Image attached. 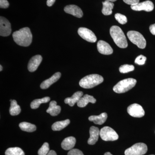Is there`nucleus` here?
Returning a JSON list of instances; mask_svg holds the SVG:
<instances>
[{
  "label": "nucleus",
  "mask_w": 155,
  "mask_h": 155,
  "mask_svg": "<svg viewBox=\"0 0 155 155\" xmlns=\"http://www.w3.org/2000/svg\"><path fill=\"white\" fill-rule=\"evenodd\" d=\"M14 41L19 46L28 47L32 42V35L30 28L24 27L13 34Z\"/></svg>",
  "instance_id": "obj_1"
},
{
  "label": "nucleus",
  "mask_w": 155,
  "mask_h": 155,
  "mask_svg": "<svg viewBox=\"0 0 155 155\" xmlns=\"http://www.w3.org/2000/svg\"><path fill=\"white\" fill-rule=\"evenodd\" d=\"M110 34L114 42L119 47L125 48L127 47L126 37L122 29L119 26L114 25L110 29Z\"/></svg>",
  "instance_id": "obj_2"
},
{
  "label": "nucleus",
  "mask_w": 155,
  "mask_h": 155,
  "mask_svg": "<svg viewBox=\"0 0 155 155\" xmlns=\"http://www.w3.org/2000/svg\"><path fill=\"white\" fill-rule=\"evenodd\" d=\"M104 78L98 74H91L87 75L79 81V85L84 88H93L102 83Z\"/></svg>",
  "instance_id": "obj_3"
},
{
  "label": "nucleus",
  "mask_w": 155,
  "mask_h": 155,
  "mask_svg": "<svg viewBox=\"0 0 155 155\" xmlns=\"http://www.w3.org/2000/svg\"><path fill=\"white\" fill-rule=\"evenodd\" d=\"M137 81L134 78H128L121 81L114 87L113 90L116 93H124L134 87Z\"/></svg>",
  "instance_id": "obj_4"
},
{
  "label": "nucleus",
  "mask_w": 155,
  "mask_h": 155,
  "mask_svg": "<svg viewBox=\"0 0 155 155\" xmlns=\"http://www.w3.org/2000/svg\"><path fill=\"white\" fill-rule=\"evenodd\" d=\"M127 36L131 42L140 48L144 49L146 46V41L141 34L138 31H130L127 33Z\"/></svg>",
  "instance_id": "obj_5"
},
{
  "label": "nucleus",
  "mask_w": 155,
  "mask_h": 155,
  "mask_svg": "<svg viewBox=\"0 0 155 155\" xmlns=\"http://www.w3.org/2000/svg\"><path fill=\"white\" fill-rule=\"evenodd\" d=\"M101 138L104 141H115L119 138V136L113 128L108 126L104 127L100 132Z\"/></svg>",
  "instance_id": "obj_6"
},
{
  "label": "nucleus",
  "mask_w": 155,
  "mask_h": 155,
  "mask_svg": "<svg viewBox=\"0 0 155 155\" xmlns=\"http://www.w3.org/2000/svg\"><path fill=\"white\" fill-rule=\"evenodd\" d=\"M147 151V145L143 143H138L125 150V155H143Z\"/></svg>",
  "instance_id": "obj_7"
},
{
  "label": "nucleus",
  "mask_w": 155,
  "mask_h": 155,
  "mask_svg": "<svg viewBox=\"0 0 155 155\" xmlns=\"http://www.w3.org/2000/svg\"><path fill=\"white\" fill-rule=\"evenodd\" d=\"M127 112L130 116L136 118H141L145 115L143 108L137 104H134L129 106L127 108Z\"/></svg>",
  "instance_id": "obj_8"
},
{
  "label": "nucleus",
  "mask_w": 155,
  "mask_h": 155,
  "mask_svg": "<svg viewBox=\"0 0 155 155\" xmlns=\"http://www.w3.org/2000/svg\"><path fill=\"white\" fill-rule=\"evenodd\" d=\"M78 35L86 41L91 43L97 41V37L94 33L88 28L81 27L78 28Z\"/></svg>",
  "instance_id": "obj_9"
},
{
  "label": "nucleus",
  "mask_w": 155,
  "mask_h": 155,
  "mask_svg": "<svg viewBox=\"0 0 155 155\" xmlns=\"http://www.w3.org/2000/svg\"><path fill=\"white\" fill-rule=\"evenodd\" d=\"M11 33V24L8 20L4 17H0V35L7 37Z\"/></svg>",
  "instance_id": "obj_10"
},
{
  "label": "nucleus",
  "mask_w": 155,
  "mask_h": 155,
  "mask_svg": "<svg viewBox=\"0 0 155 155\" xmlns=\"http://www.w3.org/2000/svg\"><path fill=\"white\" fill-rule=\"evenodd\" d=\"M131 8L134 11H144L147 12H150L153 10L154 6L152 2L150 1L139 3L134 5L131 6Z\"/></svg>",
  "instance_id": "obj_11"
},
{
  "label": "nucleus",
  "mask_w": 155,
  "mask_h": 155,
  "mask_svg": "<svg viewBox=\"0 0 155 155\" xmlns=\"http://www.w3.org/2000/svg\"><path fill=\"white\" fill-rule=\"evenodd\" d=\"M97 48L99 52L103 54L110 55L113 54V48L108 43L104 41L100 40L98 42Z\"/></svg>",
  "instance_id": "obj_12"
},
{
  "label": "nucleus",
  "mask_w": 155,
  "mask_h": 155,
  "mask_svg": "<svg viewBox=\"0 0 155 155\" xmlns=\"http://www.w3.org/2000/svg\"><path fill=\"white\" fill-rule=\"evenodd\" d=\"M42 61V57L40 55L34 56L28 62V69L30 72L36 71Z\"/></svg>",
  "instance_id": "obj_13"
},
{
  "label": "nucleus",
  "mask_w": 155,
  "mask_h": 155,
  "mask_svg": "<svg viewBox=\"0 0 155 155\" xmlns=\"http://www.w3.org/2000/svg\"><path fill=\"white\" fill-rule=\"evenodd\" d=\"M64 11L67 14H71L78 18H81L83 14L82 10L78 6L75 5H69L65 7Z\"/></svg>",
  "instance_id": "obj_14"
},
{
  "label": "nucleus",
  "mask_w": 155,
  "mask_h": 155,
  "mask_svg": "<svg viewBox=\"0 0 155 155\" xmlns=\"http://www.w3.org/2000/svg\"><path fill=\"white\" fill-rule=\"evenodd\" d=\"M61 74L60 72H56L51 77L44 81L41 84L40 87L42 89H46L49 87L52 84L58 81L61 77Z\"/></svg>",
  "instance_id": "obj_15"
},
{
  "label": "nucleus",
  "mask_w": 155,
  "mask_h": 155,
  "mask_svg": "<svg viewBox=\"0 0 155 155\" xmlns=\"http://www.w3.org/2000/svg\"><path fill=\"white\" fill-rule=\"evenodd\" d=\"M99 129L95 126H91L90 129V138L88 140L87 143L89 145H94L96 143L98 140L100 135Z\"/></svg>",
  "instance_id": "obj_16"
},
{
  "label": "nucleus",
  "mask_w": 155,
  "mask_h": 155,
  "mask_svg": "<svg viewBox=\"0 0 155 155\" xmlns=\"http://www.w3.org/2000/svg\"><path fill=\"white\" fill-rule=\"evenodd\" d=\"M96 102V100L93 97L88 94H85L81 98L77 104L79 107H84L87 105L89 103L95 104Z\"/></svg>",
  "instance_id": "obj_17"
},
{
  "label": "nucleus",
  "mask_w": 155,
  "mask_h": 155,
  "mask_svg": "<svg viewBox=\"0 0 155 155\" xmlns=\"http://www.w3.org/2000/svg\"><path fill=\"white\" fill-rule=\"evenodd\" d=\"M76 139L73 137H69L64 139L61 143L62 148L66 150L72 149L75 147Z\"/></svg>",
  "instance_id": "obj_18"
},
{
  "label": "nucleus",
  "mask_w": 155,
  "mask_h": 155,
  "mask_svg": "<svg viewBox=\"0 0 155 155\" xmlns=\"http://www.w3.org/2000/svg\"><path fill=\"white\" fill-rule=\"evenodd\" d=\"M83 93L82 91H78L75 93L73 95L70 97H67L65 99L64 102L68 104L70 107H73L75 104L77 103L79 99L82 97Z\"/></svg>",
  "instance_id": "obj_19"
},
{
  "label": "nucleus",
  "mask_w": 155,
  "mask_h": 155,
  "mask_svg": "<svg viewBox=\"0 0 155 155\" xmlns=\"http://www.w3.org/2000/svg\"><path fill=\"white\" fill-rule=\"evenodd\" d=\"M107 118V113H104L100 114L99 116H91L89 117L90 121L94 122L97 125H101L104 124Z\"/></svg>",
  "instance_id": "obj_20"
},
{
  "label": "nucleus",
  "mask_w": 155,
  "mask_h": 155,
  "mask_svg": "<svg viewBox=\"0 0 155 155\" xmlns=\"http://www.w3.org/2000/svg\"><path fill=\"white\" fill-rule=\"evenodd\" d=\"M46 112L51 116H57L61 113V107L60 106L57 105V103L55 101H52L50 102L49 107Z\"/></svg>",
  "instance_id": "obj_21"
},
{
  "label": "nucleus",
  "mask_w": 155,
  "mask_h": 155,
  "mask_svg": "<svg viewBox=\"0 0 155 155\" xmlns=\"http://www.w3.org/2000/svg\"><path fill=\"white\" fill-rule=\"evenodd\" d=\"M103 9L102 12L106 16L111 15L112 14V10L114 8V5L112 2L105 1L103 2Z\"/></svg>",
  "instance_id": "obj_22"
},
{
  "label": "nucleus",
  "mask_w": 155,
  "mask_h": 155,
  "mask_svg": "<svg viewBox=\"0 0 155 155\" xmlns=\"http://www.w3.org/2000/svg\"><path fill=\"white\" fill-rule=\"evenodd\" d=\"M70 121L69 119H66L64 121H59L55 122L52 125V129L54 131H59L64 129L69 125Z\"/></svg>",
  "instance_id": "obj_23"
},
{
  "label": "nucleus",
  "mask_w": 155,
  "mask_h": 155,
  "mask_svg": "<svg viewBox=\"0 0 155 155\" xmlns=\"http://www.w3.org/2000/svg\"><path fill=\"white\" fill-rule=\"evenodd\" d=\"M11 102V107L9 109V112L11 116H17L21 112L20 106L17 104V101L15 100H10Z\"/></svg>",
  "instance_id": "obj_24"
},
{
  "label": "nucleus",
  "mask_w": 155,
  "mask_h": 155,
  "mask_svg": "<svg viewBox=\"0 0 155 155\" xmlns=\"http://www.w3.org/2000/svg\"><path fill=\"white\" fill-rule=\"evenodd\" d=\"M20 129L24 131L28 132H32L36 130V127L35 125L27 122H22L19 124Z\"/></svg>",
  "instance_id": "obj_25"
},
{
  "label": "nucleus",
  "mask_w": 155,
  "mask_h": 155,
  "mask_svg": "<svg viewBox=\"0 0 155 155\" xmlns=\"http://www.w3.org/2000/svg\"><path fill=\"white\" fill-rule=\"evenodd\" d=\"M50 101V97H45L41 99H38L34 100L31 104V108L32 109H36L39 107L41 104L48 102Z\"/></svg>",
  "instance_id": "obj_26"
},
{
  "label": "nucleus",
  "mask_w": 155,
  "mask_h": 155,
  "mask_svg": "<svg viewBox=\"0 0 155 155\" xmlns=\"http://www.w3.org/2000/svg\"><path fill=\"white\" fill-rule=\"evenodd\" d=\"M5 155H25L24 152L19 147H11L8 149L5 153Z\"/></svg>",
  "instance_id": "obj_27"
},
{
  "label": "nucleus",
  "mask_w": 155,
  "mask_h": 155,
  "mask_svg": "<svg viewBox=\"0 0 155 155\" xmlns=\"http://www.w3.org/2000/svg\"><path fill=\"white\" fill-rule=\"evenodd\" d=\"M134 67L133 65L125 64L119 67V70L121 73H126L134 70Z\"/></svg>",
  "instance_id": "obj_28"
},
{
  "label": "nucleus",
  "mask_w": 155,
  "mask_h": 155,
  "mask_svg": "<svg viewBox=\"0 0 155 155\" xmlns=\"http://www.w3.org/2000/svg\"><path fill=\"white\" fill-rule=\"evenodd\" d=\"M49 145L48 143L45 142L38 150V155H47L49 152Z\"/></svg>",
  "instance_id": "obj_29"
},
{
  "label": "nucleus",
  "mask_w": 155,
  "mask_h": 155,
  "mask_svg": "<svg viewBox=\"0 0 155 155\" xmlns=\"http://www.w3.org/2000/svg\"><path fill=\"white\" fill-rule=\"evenodd\" d=\"M115 17L116 20L120 24H125L127 23V18L125 15L117 13L115 14Z\"/></svg>",
  "instance_id": "obj_30"
},
{
  "label": "nucleus",
  "mask_w": 155,
  "mask_h": 155,
  "mask_svg": "<svg viewBox=\"0 0 155 155\" xmlns=\"http://www.w3.org/2000/svg\"><path fill=\"white\" fill-rule=\"evenodd\" d=\"M146 60V57L142 55H140L136 58L134 62L136 64H138V65H144Z\"/></svg>",
  "instance_id": "obj_31"
},
{
  "label": "nucleus",
  "mask_w": 155,
  "mask_h": 155,
  "mask_svg": "<svg viewBox=\"0 0 155 155\" xmlns=\"http://www.w3.org/2000/svg\"><path fill=\"white\" fill-rule=\"evenodd\" d=\"M67 155H84V154L79 150L77 149H72L70 150Z\"/></svg>",
  "instance_id": "obj_32"
},
{
  "label": "nucleus",
  "mask_w": 155,
  "mask_h": 155,
  "mask_svg": "<svg viewBox=\"0 0 155 155\" xmlns=\"http://www.w3.org/2000/svg\"><path fill=\"white\" fill-rule=\"evenodd\" d=\"M9 6V3L7 0H0V8H7Z\"/></svg>",
  "instance_id": "obj_33"
},
{
  "label": "nucleus",
  "mask_w": 155,
  "mask_h": 155,
  "mask_svg": "<svg viewBox=\"0 0 155 155\" xmlns=\"http://www.w3.org/2000/svg\"><path fill=\"white\" fill-rule=\"evenodd\" d=\"M123 1L126 4L131 6L134 5L139 2V0H123Z\"/></svg>",
  "instance_id": "obj_34"
},
{
  "label": "nucleus",
  "mask_w": 155,
  "mask_h": 155,
  "mask_svg": "<svg viewBox=\"0 0 155 155\" xmlns=\"http://www.w3.org/2000/svg\"><path fill=\"white\" fill-rule=\"evenodd\" d=\"M150 30L151 33L155 35V24H153L150 26Z\"/></svg>",
  "instance_id": "obj_35"
},
{
  "label": "nucleus",
  "mask_w": 155,
  "mask_h": 155,
  "mask_svg": "<svg viewBox=\"0 0 155 155\" xmlns=\"http://www.w3.org/2000/svg\"><path fill=\"white\" fill-rule=\"evenodd\" d=\"M56 0H48L47 2V5L48 7H51L54 5V3L55 2Z\"/></svg>",
  "instance_id": "obj_36"
},
{
  "label": "nucleus",
  "mask_w": 155,
  "mask_h": 155,
  "mask_svg": "<svg viewBox=\"0 0 155 155\" xmlns=\"http://www.w3.org/2000/svg\"><path fill=\"white\" fill-rule=\"evenodd\" d=\"M47 155H57V153L54 151L52 150H50L49 152L48 153V154Z\"/></svg>",
  "instance_id": "obj_37"
},
{
  "label": "nucleus",
  "mask_w": 155,
  "mask_h": 155,
  "mask_svg": "<svg viewBox=\"0 0 155 155\" xmlns=\"http://www.w3.org/2000/svg\"><path fill=\"white\" fill-rule=\"evenodd\" d=\"M104 155H113L110 152H107L104 154Z\"/></svg>",
  "instance_id": "obj_38"
},
{
  "label": "nucleus",
  "mask_w": 155,
  "mask_h": 155,
  "mask_svg": "<svg viewBox=\"0 0 155 155\" xmlns=\"http://www.w3.org/2000/svg\"><path fill=\"white\" fill-rule=\"evenodd\" d=\"M105 1H109V2H116L117 0H105Z\"/></svg>",
  "instance_id": "obj_39"
},
{
  "label": "nucleus",
  "mask_w": 155,
  "mask_h": 155,
  "mask_svg": "<svg viewBox=\"0 0 155 155\" xmlns=\"http://www.w3.org/2000/svg\"><path fill=\"white\" fill-rule=\"evenodd\" d=\"M0 67H1V69H0V71H2L3 69V67H2V65H0Z\"/></svg>",
  "instance_id": "obj_40"
},
{
  "label": "nucleus",
  "mask_w": 155,
  "mask_h": 155,
  "mask_svg": "<svg viewBox=\"0 0 155 155\" xmlns=\"http://www.w3.org/2000/svg\"></svg>",
  "instance_id": "obj_41"
}]
</instances>
